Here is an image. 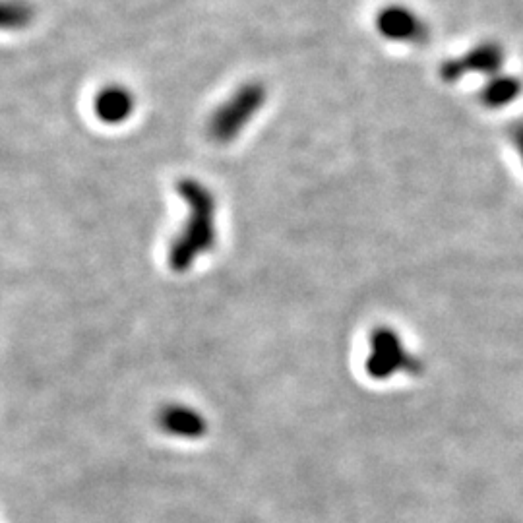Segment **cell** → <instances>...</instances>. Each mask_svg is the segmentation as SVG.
I'll use <instances>...</instances> for the list:
<instances>
[{
  "mask_svg": "<svg viewBox=\"0 0 523 523\" xmlns=\"http://www.w3.org/2000/svg\"><path fill=\"white\" fill-rule=\"evenodd\" d=\"M512 138H514V144H516L518 152L522 155L523 161V124L522 126H516V128L512 130Z\"/></svg>",
  "mask_w": 523,
  "mask_h": 523,
  "instance_id": "cell-10",
  "label": "cell"
},
{
  "mask_svg": "<svg viewBox=\"0 0 523 523\" xmlns=\"http://www.w3.org/2000/svg\"><path fill=\"white\" fill-rule=\"evenodd\" d=\"M159 427L177 438H200L206 434V419L196 409L186 405H167L159 413Z\"/></svg>",
  "mask_w": 523,
  "mask_h": 523,
  "instance_id": "cell-7",
  "label": "cell"
},
{
  "mask_svg": "<svg viewBox=\"0 0 523 523\" xmlns=\"http://www.w3.org/2000/svg\"><path fill=\"white\" fill-rule=\"evenodd\" d=\"M266 86L260 82H247L235 93H231L208 123L210 136L219 144H229L241 136L247 124L260 113L266 103Z\"/></svg>",
  "mask_w": 523,
  "mask_h": 523,
  "instance_id": "cell-2",
  "label": "cell"
},
{
  "mask_svg": "<svg viewBox=\"0 0 523 523\" xmlns=\"http://www.w3.org/2000/svg\"><path fill=\"white\" fill-rule=\"evenodd\" d=\"M134 107V95L121 84L105 86L103 90H99L93 101L95 117L105 124H123L130 119Z\"/></svg>",
  "mask_w": 523,
  "mask_h": 523,
  "instance_id": "cell-5",
  "label": "cell"
},
{
  "mask_svg": "<svg viewBox=\"0 0 523 523\" xmlns=\"http://www.w3.org/2000/svg\"><path fill=\"white\" fill-rule=\"evenodd\" d=\"M376 30L392 43L423 45L429 41L427 22L415 10L403 4L384 6L376 16Z\"/></svg>",
  "mask_w": 523,
  "mask_h": 523,
  "instance_id": "cell-4",
  "label": "cell"
},
{
  "mask_svg": "<svg viewBox=\"0 0 523 523\" xmlns=\"http://www.w3.org/2000/svg\"><path fill=\"white\" fill-rule=\"evenodd\" d=\"M520 92H522V84H520L518 78H514V76H494L481 93V99L487 107L500 109V107L514 103V99L520 95Z\"/></svg>",
  "mask_w": 523,
  "mask_h": 523,
  "instance_id": "cell-8",
  "label": "cell"
},
{
  "mask_svg": "<svg viewBox=\"0 0 523 523\" xmlns=\"http://www.w3.org/2000/svg\"><path fill=\"white\" fill-rule=\"evenodd\" d=\"M419 374L423 367L403 345L400 336L392 328H376L370 334V353L367 357V372L374 380H386L396 372Z\"/></svg>",
  "mask_w": 523,
  "mask_h": 523,
  "instance_id": "cell-3",
  "label": "cell"
},
{
  "mask_svg": "<svg viewBox=\"0 0 523 523\" xmlns=\"http://www.w3.org/2000/svg\"><path fill=\"white\" fill-rule=\"evenodd\" d=\"M31 12L30 6L16 0V2H4L2 6V26L4 30H22L30 24Z\"/></svg>",
  "mask_w": 523,
  "mask_h": 523,
  "instance_id": "cell-9",
  "label": "cell"
},
{
  "mask_svg": "<svg viewBox=\"0 0 523 523\" xmlns=\"http://www.w3.org/2000/svg\"><path fill=\"white\" fill-rule=\"evenodd\" d=\"M504 62V55L500 51V47L496 45H479L473 51H469L460 61L448 62L442 68L444 78L450 80H458L462 74L467 72H483V74H498L500 66Z\"/></svg>",
  "mask_w": 523,
  "mask_h": 523,
  "instance_id": "cell-6",
  "label": "cell"
},
{
  "mask_svg": "<svg viewBox=\"0 0 523 523\" xmlns=\"http://www.w3.org/2000/svg\"><path fill=\"white\" fill-rule=\"evenodd\" d=\"M179 194L188 206V217L169 248V266L173 272L185 274L200 256L216 247V198L208 186L194 179H183Z\"/></svg>",
  "mask_w": 523,
  "mask_h": 523,
  "instance_id": "cell-1",
  "label": "cell"
}]
</instances>
